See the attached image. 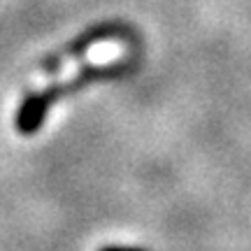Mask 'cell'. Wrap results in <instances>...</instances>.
I'll use <instances>...</instances> for the list:
<instances>
[{
	"instance_id": "6da1fadb",
	"label": "cell",
	"mask_w": 251,
	"mask_h": 251,
	"mask_svg": "<svg viewBox=\"0 0 251 251\" xmlns=\"http://www.w3.org/2000/svg\"><path fill=\"white\" fill-rule=\"evenodd\" d=\"M126 33H128V28H126L124 24H119V21H105V24L89 26L84 33H79L75 40H70L61 51H54V54L47 56L45 61L40 63V68H42V72H56L58 68H61L63 61H68V58H81V56L86 54L93 45L105 42V40L124 37Z\"/></svg>"
},
{
	"instance_id": "7a4b0ae2",
	"label": "cell",
	"mask_w": 251,
	"mask_h": 251,
	"mask_svg": "<svg viewBox=\"0 0 251 251\" xmlns=\"http://www.w3.org/2000/svg\"><path fill=\"white\" fill-rule=\"evenodd\" d=\"M56 100L58 98H56L51 84L42 91L28 93L26 98L21 100L17 114H14V128L21 135H26V137L40 133L47 121V114H49V109H51V105H54Z\"/></svg>"
},
{
	"instance_id": "3957f363",
	"label": "cell",
	"mask_w": 251,
	"mask_h": 251,
	"mask_svg": "<svg viewBox=\"0 0 251 251\" xmlns=\"http://www.w3.org/2000/svg\"><path fill=\"white\" fill-rule=\"evenodd\" d=\"M100 251H147V249H142V247H124V244H107Z\"/></svg>"
}]
</instances>
